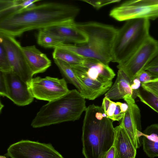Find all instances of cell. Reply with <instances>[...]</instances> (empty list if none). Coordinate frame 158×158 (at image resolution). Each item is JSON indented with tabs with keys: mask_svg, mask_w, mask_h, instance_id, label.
<instances>
[{
	"mask_svg": "<svg viewBox=\"0 0 158 158\" xmlns=\"http://www.w3.org/2000/svg\"><path fill=\"white\" fill-rule=\"evenodd\" d=\"M37 43L45 48H55L65 44L63 41L44 31L39 30L37 36Z\"/></svg>",
	"mask_w": 158,
	"mask_h": 158,
	"instance_id": "7402d4cb",
	"label": "cell"
},
{
	"mask_svg": "<svg viewBox=\"0 0 158 158\" xmlns=\"http://www.w3.org/2000/svg\"><path fill=\"white\" fill-rule=\"evenodd\" d=\"M114 158H135L137 149L123 128L119 125L114 127Z\"/></svg>",
	"mask_w": 158,
	"mask_h": 158,
	"instance_id": "e0dca14e",
	"label": "cell"
},
{
	"mask_svg": "<svg viewBox=\"0 0 158 158\" xmlns=\"http://www.w3.org/2000/svg\"><path fill=\"white\" fill-rule=\"evenodd\" d=\"M54 59L61 60L72 66H81L85 58L70 51L60 48L54 49Z\"/></svg>",
	"mask_w": 158,
	"mask_h": 158,
	"instance_id": "44dd1931",
	"label": "cell"
},
{
	"mask_svg": "<svg viewBox=\"0 0 158 158\" xmlns=\"http://www.w3.org/2000/svg\"><path fill=\"white\" fill-rule=\"evenodd\" d=\"M143 70L149 73L153 78H158V55L148 64Z\"/></svg>",
	"mask_w": 158,
	"mask_h": 158,
	"instance_id": "d4e9b609",
	"label": "cell"
},
{
	"mask_svg": "<svg viewBox=\"0 0 158 158\" xmlns=\"http://www.w3.org/2000/svg\"><path fill=\"white\" fill-rule=\"evenodd\" d=\"M111 101L110 99L106 97L103 99L101 107L105 114L107 112Z\"/></svg>",
	"mask_w": 158,
	"mask_h": 158,
	"instance_id": "e575fe53",
	"label": "cell"
},
{
	"mask_svg": "<svg viewBox=\"0 0 158 158\" xmlns=\"http://www.w3.org/2000/svg\"><path fill=\"white\" fill-rule=\"evenodd\" d=\"M19 2V0H0V11L6 9Z\"/></svg>",
	"mask_w": 158,
	"mask_h": 158,
	"instance_id": "4dcf8cb0",
	"label": "cell"
},
{
	"mask_svg": "<svg viewBox=\"0 0 158 158\" xmlns=\"http://www.w3.org/2000/svg\"><path fill=\"white\" fill-rule=\"evenodd\" d=\"M75 22L57 24L42 29L63 41L81 44L86 43L88 38L85 34L75 24Z\"/></svg>",
	"mask_w": 158,
	"mask_h": 158,
	"instance_id": "4fadbf2b",
	"label": "cell"
},
{
	"mask_svg": "<svg viewBox=\"0 0 158 158\" xmlns=\"http://www.w3.org/2000/svg\"><path fill=\"white\" fill-rule=\"evenodd\" d=\"M123 99L128 106L119 125L123 128L134 148L137 149L141 144L139 138L141 136L140 110L135 103L134 99L130 95L124 96Z\"/></svg>",
	"mask_w": 158,
	"mask_h": 158,
	"instance_id": "8fae6325",
	"label": "cell"
},
{
	"mask_svg": "<svg viewBox=\"0 0 158 158\" xmlns=\"http://www.w3.org/2000/svg\"><path fill=\"white\" fill-rule=\"evenodd\" d=\"M27 83L34 98L48 102L61 97L69 91L63 78L37 77L32 78Z\"/></svg>",
	"mask_w": 158,
	"mask_h": 158,
	"instance_id": "ba28073f",
	"label": "cell"
},
{
	"mask_svg": "<svg viewBox=\"0 0 158 158\" xmlns=\"http://www.w3.org/2000/svg\"><path fill=\"white\" fill-rule=\"evenodd\" d=\"M22 49L33 75L45 72L51 65V61L35 45L22 47Z\"/></svg>",
	"mask_w": 158,
	"mask_h": 158,
	"instance_id": "2e32d148",
	"label": "cell"
},
{
	"mask_svg": "<svg viewBox=\"0 0 158 158\" xmlns=\"http://www.w3.org/2000/svg\"><path fill=\"white\" fill-rule=\"evenodd\" d=\"M75 25L86 35L85 44H68L66 49L86 58L108 64L112 60V50L117 29L114 27L94 22L77 23Z\"/></svg>",
	"mask_w": 158,
	"mask_h": 158,
	"instance_id": "3957f363",
	"label": "cell"
},
{
	"mask_svg": "<svg viewBox=\"0 0 158 158\" xmlns=\"http://www.w3.org/2000/svg\"><path fill=\"white\" fill-rule=\"evenodd\" d=\"M81 66L89 78L102 83L112 81L115 75L108 64L93 59L85 58Z\"/></svg>",
	"mask_w": 158,
	"mask_h": 158,
	"instance_id": "9a60e30c",
	"label": "cell"
},
{
	"mask_svg": "<svg viewBox=\"0 0 158 158\" xmlns=\"http://www.w3.org/2000/svg\"><path fill=\"white\" fill-rule=\"evenodd\" d=\"M118 103L122 112L125 113L128 109V105L127 103H123L120 102H118Z\"/></svg>",
	"mask_w": 158,
	"mask_h": 158,
	"instance_id": "8d00e7d4",
	"label": "cell"
},
{
	"mask_svg": "<svg viewBox=\"0 0 158 158\" xmlns=\"http://www.w3.org/2000/svg\"><path fill=\"white\" fill-rule=\"evenodd\" d=\"M117 105L116 102L111 101L106 114L108 117L113 121V116Z\"/></svg>",
	"mask_w": 158,
	"mask_h": 158,
	"instance_id": "836d02e7",
	"label": "cell"
},
{
	"mask_svg": "<svg viewBox=\"0 0 158 158\" xmlns=\"http://www.w3.org/2000/svg\"><path fill=\"white\" fill-rule=\"evenodd\" d=\"M131 82L124 72L118 69L116 79L114 84L105 93V97L110 99L117 100L123 99L127 95L132 96L131 88Z\"/></svg>",
	"mask_w": 158,
	"mask_h": 158,
	"instance_id": "ac0fdd59",
	"label": "cell"
},
{
	"mask_svg": "<svg viewBox=\"0 0 158 158\" xmlns=\"http://www.w3.org/2000/svg\"><path fill=\"white\" fill-rule=\"evenodd\" d=\"M71 66L77 77L85 87L87 99L89 100H94L106 93L112 85V81L102 83L90 79L87 76L83 68L81 66Z\"/></svg>",
	"mask_w": 158,
	"mask_h": 158,
	"instance_id": "5bb4252c",
	"label": "cell"
},
{
	"mask_svg": "<svg viewBox=\"0 0 158 158\" xmlns=\"http://www.w3.org/2000/svg\"><path fill=\"white\" fill-rule=\"evenodd\" d=\"M85 111L81 136L82 154L85 158H104L113 144V121L101 106L90 105Z\"/></svg>",
	"mask_w": 158,
	"mask_h": 158,
	"instance_id": "7a4b0ae2",
	"label": "cell"
},
{
	"mask_svg": "<svg viewBox=\"0 0 158 158\" xmlns=\"http://www.w3.org/2000/svg\"><path fill=\"white\" fill-rule=\"evenodd\" d=\"M5 72L0 69V95L7 97Z\"/></svg>",
	"mask_w": 158,
	"mask_h": 158,
	"instance_id": "83f0119b",
	"label": "cell"
},
{
	"mask_svg": "<svg viewBox=\"0 0 158 158\" xmlns=\"http://www.w3.org/2000/svg\"><path fill=\"white\" fill-rule=\"evenodd\" d=\"M135 77L140 81L141 84L144 83L153 78L152 76L149 73L143 70L139 73Z\"/></svg>",
	"mask_w": 158,
	"mask_h": 158,
	"instance_id": "f546056e",
	"label": "cell"
},
{
	"mask_svg": "<svg viewBox=\"0 0 158 158\" xmlns=\"http://www.w3.org/2000/svg\"><path fill=\"white\" fill-rule=\"evenodd\" d=\"M85 99L77 89L69 90L64 96L41 107L31 125L40 128L77 120L86 108Z\"/></svg>",
	"mask_w": 158,
	"mask_h": 158,
	"instance_id": "277c9868",
	"label": "cell"
},
{
	"mask_svg": "<svg viewBox=\"0 0 158 158\" xmlns=\"http://www.w3.org/2000/svg\"><path fill=\"white\" fill-rule=\"evenodd\" d=\"M115 149L113 145L106 152L104 158H114Z\"/></svg>",
	"mask_w": 158,
	"mask_h": 158,
	"instance_id": "d590c367",
	"label": "cell"
},
{
	"mask_svg": "<svg viewBox=\"0 0 158 158\" xmlns=\"http://www.w3.org/2000/svg\"><path fill=\"white\" fill-rule=\"evenodd\" d=\"M158 55V42L150 35L125 61L117 67L122 70L131 83L137 75L155 56Z\"/></svg>",
	"mask_w": 158,
	"mask_h": 158,
	"instance_id": "52a82bcc",
	"label": "cell"
},
{
	"mask_svg": "<svg viewBox=\"0 0 158 158\" xmlns=\"http://www.w3.org/2000/svg\"><path fill=\"white\" fill-rule=\"evenodd\" d=\"M3 106H4L3 105L1 102L0 99V113L1 112V111L2 109V108L3 107Z\"/></svg>",
	"mask_w": 158,
	"mask_h": 158,
	"instance_id": "74e56055",
	"label": "cell"
},
{
	"mask_svg": "<svg viewBox=\"0 0 158 158\" xmlns=\"http://www.w3.org/2000/svg\"><path fill=\"white\" fill-rule=\"evenodd\" d=\"M79 11L75 5L59 2H46L22 9L0 21V33L15 38L28 31L73 22Z\"/></svg>",
	"mask_w": 158,
	"mask_h": 158,
	"instance_id": "6da1fadb",
	"label": "cell"
},
{
	"mask_svg": "<svg viewBox=\"0 0 158 158\" xmlns=\"http://www.w3.org/2000/svg\"><path fill=\"white\" fill-rule=\"evenodd\" d=\"M147 19L130 20L117 29L112 50V62L121 64L127 60L150 35Z\"/></svg>",
	"mask_w": 158,
	"mask_h": 158,
	"instance_id": "5b68a950",
	"label": "cell"
},
{
	"mask_svg": "<svg viewBox=\"0 0 158 158\" xmlns=\"http://www.w3.org/2000/svg\"><path fill=\"white\" fill-rule=\"evenodd\" d=\"M141 86V83L136 78L132 80L131 84V88L132 91V98L135 99L137 97V94Z\"/></svg>",
	"mask_w": 158,
	"mask_h": 158,
	"instance_id": "f1b7e54d",
	"label": "cell"
},
{
	"mask_svg": "<svg viewBox=\"0 0 158 158\" xmlns=\"http://www.w3.org/2000/svg\"><path fill=\"white\" fill-rule=\"evenodd\" d=\"M6 154L11 158H64L51 144L27 140L11 145Z\"/></svg>",
	"mask_w": 158,
	"mask_h": 158,
	"instance_id": "9c48e42d",
	"label": "cell"
},
{
	"mask_svg": "<svg viewBox=\"0 0 158 158\" xmlns=\"http://www.w3.org/2000/svg\"><path fill=\"white\" fill-rule=\"evenodd\" d=\"M0 158H7L5 156H0Z\"/></svg>",
	"mask_w": 158,
	"mask_h": 158,
	"instance_id": "f35d334b",
	"label": "cell"
},
{
	"mask_svg": "<svg viewBox=\"0 0 158 158\" xmlns=\"http://www.w3.org/2000/svg\"><path fill=\"white\" fill-rule=\"evenodd\" d=\"M109 15L119 21L140 19L154 20L158 16V0L127 1L111 10Z\"/></svg>",
	"mask_w": 158,
	"mask_h": 158,
	"instance_id": "8992f818",
	"label": "cell"
},
{
	"mask_svg": "<svg viewBox=\"0 0 158 158\" xmlns=\"http://www.w3.org/2000/svg\"><path fill=\"white\" fill-rule=\"evenodd\" d=\"M88 3L97 9H98L102 7L112 3H118L121 1L120 0H81Z\"/></svg>",
	"mask_w": 158,
	"mask_h": 158,
	"instance_id": "4316f807",
	"label": "cell"
},
{
	"mask_svg": "<svg viewBox=\"0 0 158 158\" xmlns=\"http://www.w3.org/2000/svg\"><path fill=\"white\" fill-rule=\"evenodd\" d=\"M7 97L15 104L25 106L31 103L34 98L27 83L12 71L5 72Z\"/></svg>",
	"mask_w": 158,
	"mask_h": 158,
	"instance_id": "7c38bea8",
	"label": "cell"
},
{
	"mask_svg": "<svg viewBox=\"0 0 158 158\" xmlns=\"http://www.w3.org/2000/svg\"><path fill=\"white\" fill-rule=\"evenodd\" d=\"M141 102L144 103L156 113L158 112V96L142 88L140 89L137 94Z\"/></svg>",
	"mask_w": 158,
	"mask_h": 158,
	"instance_id": "603a6c76",
	"label": "cell"
},
{
	"mask_svg": "<svg viewBox=\"0 0 158 158\" xmlns=\"http://www.w3.org/2000/svg\"><path fill=\"white\" fill-rule=\"evenodd\" d=\"M158 125L152 124L142 132L143 149L150 158L158 156Z\"/></svg>",
	"mask_w": 158,
	"mask_h": 158,
	"instance_id": "d6986e66",
	"label": "cell"
},
{
	"mask_svg": "<svg viewBox=\"0 0 158 158\" xmlns=\"http://www.w3.org/2000/svg\"><path fill=\"white\" fill-rule=\"evenodd\" d=\"M141 86L144 90L158 96V78L141 84Z\"/></svg>",
	"mask_w": 158,
	"mask_h": 158,
	"instance_id": "484cf974",
	"label": "cell"
},
{
	"mask_svg": "<svg viewBox=\"0 0 158 158\" xmlns=\"http://www.w3.org/2000/svg\"><path fill=\"white\" fill-rule=\"evenodd\" d=\"M0 69L5 72L12 71L5 49L0 40Z\"/></svg>",
	"mask_w": 158,
	"mask_h": 158,
	"instance_id": "cb8c5ba5",
	"label": "cell"
},
{
	"mask_svg": "<svg viewBox=\"0 0 158 158\" xmlns=\"http://www.w3.org/2000/svg\"><path fill=\"white\" fill-rule=\"evenodd\" d=\"M0 40L3 46L12 71L27 83L32 75L27 64L19 42L15 37L0 33Z\"/></svg>",
	"mask_w": 158,
	"mask_h": 158,
	"instance_id": "30bf717a",
	"label": "cell"
},
{
	"mask_svg": "<svg viewBox=\"0 0 158 158\" xmlns=\"http://www.w3.org/2000/svg\"><path fill=\"white\" fill-rule=\"evenodd\" d=\"M39 1V0H21L20 5L23 9H29L36 6L35 3Z\"/></svg>",
	"mask_w": 158,
	"mask_h": 158,
	"instance_id": "d6a6232c",
	"label": "cell"
},
{
	"mask_svg": "<svg viewBox=\"0 0 158 158\" xmlns=\"http://www.w3.org/2000/svg\"><path fill=\"white\" fill-rule=\"evenodd\" d=\"M116 106L113 114V121H119L121 120L123 118L124 113L122 112L118 103V102H116Z\"/></svg>",
	"mask_w": 158,
	"mask_h": 158,
	"instance_id": "1f68e13d",
	"label": "cell"
},
{
	"mask_svg": "<svg viewBox=\"0 0 158 158\" xmlns=\"http://www.w3.org/2000/svg\"><path fill=\"white\" fill-rule=\"evenodd\" d=\"M56 65L63 76L73 85L78 91L85 99H88L85 89L77 77L71 66L59 60L54 59Z\"/></svg>",
	"mask_w": 158,
	"mask_h": 158,
	"instance_id": "ffe728a7",
	"label": "cell"
}]
</instances>
